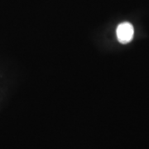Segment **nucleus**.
<instances>
[{"instance_id":"1","label":"nucleus","mask_w":149,"mask_h":149,"mask_svg":"<svg viewBox=\"0 0 149 149\" xmlns=\"http://www.w3.org/2000/svg\"><path fill=\"white\" fill-rule=\"evenodd\" d=\"M116 34L119 42L125 44L131 42L134 34L133 25L129 22L120 23L117 27Z\"/></svg>"}]
</instances>
